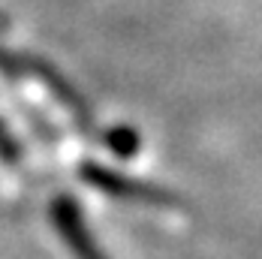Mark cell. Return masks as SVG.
Listing matches in <instances>:
<instances>
[{"label": "cell", "mask_w": 262, "mask_h": 259, "mask_svg": "<svg viewBox=\"0 0 262 259\" xmlns=\"http://www.w3.org/2000/svg\"><path fill=\"white\" fill-rule=\"evenodd\" d=\"M81 181H88L91 187H97L100 193L121 199V202H136V205H148V208H184L181 196L175 190L157 187L151 181H142L136 175L118 172V169H105L100 163H81Z\"/></svg>", "instance_id": "1"}, {"label": "cell", "mask_w": 262, "mask_h": 259, "mask_svg": "<svg viewBox=\"0 0 262 259\" xmlns=\"http://www.w3.org/2000/svg\"><path fill=\"white\" fill-rule=\"evenodd\" d=\"M52 223L76 259H108L103 253V247L97 244L91 226L84 223V214H81V208L76 199L57 196L52 202Z\"/></svg>", "instance_id": "2"}, {"label": "cell", "mask_w": 262, "mask_h": 259, "mask_svg": "<svg viewBox=\"0 0 262 259\" xmlns=\"http://www.w3.org/2000/svg\"><path fill=\"white\" fill-rule=\"evenodd\" d=\"M105 148L108 151H115L118 157H133L139 154V136H136V130L130 127H115L108 136H105Z\"/></svg>", "instance_id": "3"}]
</instances>
